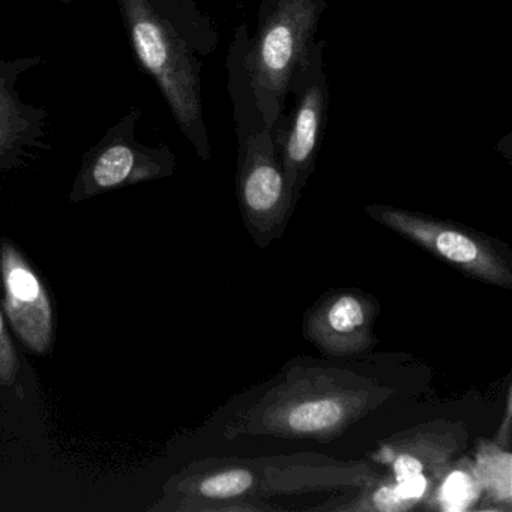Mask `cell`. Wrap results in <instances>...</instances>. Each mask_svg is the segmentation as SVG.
<instances>
[{
  "label": "cell",
  "instance_id": "2",
  "mask_svg": "<svg viewBox=\"0 0 512 512\" xmlns=\"http://www.w3.org/2000/svg\"><path fill=\"white\" fill-rule=\"evenodd\" d=\"M377 470L367 461L338 460L319 452L269 457H208L187 464L167 479L154 512H182L197 500L301 496L355 491L373 484Z\"/></svg>",
  "mask_w": 512,
  "mask_h": 512
},
{
  "label": "cell",
  "instance_id": "8",
  "mask_svg": "<svg viewBox=\"0 0 512 512\" xmlns=\"http://www.w3.org/2000/svg\"><path fill=\"white\" fill-rule=\"evenodd\" d=\"M467 442L469 430L463 421L437 418L379 440L368 455L397 481L428 476L436 482L466 451Z\"/></svg>",
  "mask_w": 512,
  "mask_h": 512
},
{
  "label": "cell",
  "instance_id": "6",
  "mask_svg": "<svg viewBox=\"0 0 512 512\" xmlns=\"http://www.w3.org/2000/svg\"><path fill=\"white\" fill-rule=\"evenodd\" d=\"M0 308L11 332L25 349L37 356L52 355V296L19 245L7 238H0Z\"/></svg>",
  "mask_w": 512,
  "mask_h": 512
},
{
  "label": "cell",
  "instance_id": "13",
  "mask_svg": "<svg viewBox=\"0 0 512 512\" xmlns=\"http://www.w3.org/2000/svg\"><path fill=\"white\" fill-rule=\"evenodd\" d=\"M481 499V485L476 479L472 460L460 455L434 482L424 505L439 511H467Z\"/></svg>",
  "mask_w": 512,
  "mask_h": 512
},
{
  "label": "cell",
  "instance_id": "7",
  "mask_svg": "<svg viewBox=\"0 0 512 512\" xmlns=\"http://www.w3.org/2000/svg\"><path fill=\"white\" fill-rule=\"evenodd\" d=\"M379 301L358 287H340L323 293L304 316L302 335L323 355L352 358L377 344L374 325Z\"/></svg>",
  "mask_w": 512,
  "mask_h": 512
},
{
  "label": "cell",
  "instance_id": "14",
  "mask_svg": "<svg viewBox=\"0 0 512 512\" xmlns=\"http://www.w3.org/2000/svg\"><path fill=\"white\" fill-rule=\"evenodd\" d=\"M148 176L139 172L136 166V155L124 145L106 149L95 161L89 172V179H83L73 194V202L92 196L98 191L110 190L127 182L145 179Z\"/></svg>",
  "mask_w": 512,
  "mask_h": 512
},
{
  "label": "cell",
  "instance_id": "10",
  "mask_svg": "<svg viewBox=\"0 0 512 512\" xmlns=\"http://www.w3.org/2000/svg\"><path fill=\"white\" fill-rule=\"evenodd\" d=\"M0 431L38 442L46 431L41 386L28 359L14 343L0 308Z\"/></svg>",
  "mask_w": 512,
  "mask_h": 512
},
{
  "label": "cell",
  "instance_id": "5",
  "mask_svg": "<svg viewBox=\"0 0 512 512\" xmlns=\"http://www.w3.org/2000/svg\"><path fill=\"white\" fill-rule=\"evenodd\" d=\"M238 202L248 235L260 250L286 232L296 200L275 151L274 130L250 131L239 154Z\"/></svg>",
  "mask_w": 512,
  "mask_h": 512
},
{
  "label": "cell",
  "instance_id": "3",
  "mask_svg": "<svg viewBox=\"0 0 512 512\" xmlns=\"http://www.w3.org/2000/svg\"><path fill=\"white\" fill-rule=\"evenodd\" d=\"M325 0H274L263 13L245 67L262 122L280 121L289 89L310 61Z\"/></svg>",
  "mask_w": 512,
  "mask_h": 512
},
{
  "label": "cell",
  "instance_id": "12",
  "mask_svg": "<svg viewBox=\"0 0 512 512\" xmlns=\"http://www.w3.org/2000/svg\"><path fill=\"white\" fill-rule=\"evenodd\" d=\"M472 463L485 500L493 509L511 511L512 454L508 446L494 439H479Z\"/></svg>",
  "mask_w": 512,
  "mask_h": 512
},
{
  "label": "cell",
  "instance_id": "4",
  "mask_svg": "<svg viewBox=\"0 0 512 512\" xmlns=\"http://www.w3.org/2000/svg\"><path fill=\"white\" fill-rule=\"evenodd\" d=\"M365 214L460 274L500 289H512V251L500 239L455 221L397 206L370 205Z\"/></svg>",
  "mask_w": 512,
  "mask_h": 512
},
{
  "label": "cell",
  "instance_id": "1",
  "mask_svg": "<svg viewBox=\"0 0 512 512\" xmlns=\"http://www.w3.org/2000/svg\"><path fill=\"white\" fill-rule=\"evenodd\" d=\"M392 395L394 389L349 368L293 359L256 400L235 412L224 437L328 443L376 412Z\"/></svg>",
  "mask_w": 512,
  "mask_h": 512
},
{
  "label": "cell",
  "instance_id": "9",
  "mask_svg": "<svg viewBox=\"0 0 512 512\" xmlns=\"http://www.w3.org/2000/svg\"><path fill=\"white\" fill-rule=\"evenodd\" d=\"M322 49L323 43L316 44L311 50L308 61L310 79L302 88L286 130L277 142L274 140L278 160L296 202L316 169L325 125L328 88L322 71Z\"/></svg>",
  "mask_w": 512,
  "mask_h": 512
},
{
  "label": "cell",
  "instance_id": "11",
  "mask_svg": "<svg viewBox=\"0 0 512 512\" xmlns=\"http://www.w3.org/2000/svg\"><path fill=\"white\" fill-rule=\"evenodd\" d=\"M434 487L428 476H412L397 481L392 475L379 476L373 484L355 490L349 499L313 506L311 511L406 512L425 503Z\"/></svg>",
  "mask_w": 512,
  "mask_h": 512
}]
</instances>
